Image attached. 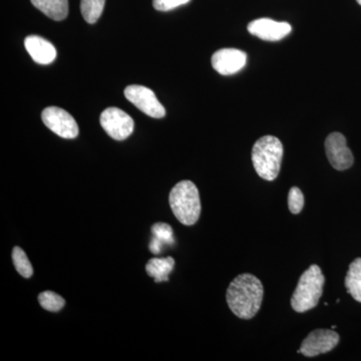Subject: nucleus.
I'll list each match as a JSON object with an SVG mask.
<instances>
[{
  "label": "nucleus",
  "instance_id": "obj_1",
  "mask_svg": "<svg viewBox=\"0 0 361 361\" xmlns=\"http://www.w3.org/2000/svg\"><path fill=\"white\" fill-rule=\"evenodd\" d=\"M263 294L262 282L254 275L245 273L238 275L230 283L226 298L228 306L237 317L251 319L262 305Z\"/></svg>",
  "mask_w": 361,
  "mask_h": 361
},
{
  "label": "nucleus",
  "instance_id": "obj_2",
  "mask_svg": "<svg viewBox=\"0 0 361 361\" xmlns=\"http://www.w3.org/2000/svg\"><path fill=\"white\" fill-rule=\"evenodd\" d=\"M283 158V145L273 135L260 137L252 149V161L259 177L274 180L279 175Z\"/></svg>",
  "mask_w": 361,
  "mask_h": 361
},
{
  "label": "nucleus",
  "instance_id": "obj_3",
  "mask_svg": "<svg viewBox=\"0 0 361 361\" xmlns=\"http://www.w3.org/2000/svg\"><path fill=\"white\" fill-rule=\"evenodd\" d=\"M169 203L175 217L183 225L196 224L200 218L201 201L198 188L191 180H180L169 196Z\"/></svg>",
  "mask_w": 361,
  "mask_h": 361
},
{
  "label": "nucleus",
  "instance_id": "obj_4",
  "mask_svg": "<svg viewBox=\"0 0 361 361\" xmlns=\"http://www.w3.org/2000/svg\"><path fill=\"white\" fill-rule=\"evenodd\" d=\"M325 277L318 265H311L299 279L291 298V306L299 313L306 312L317 306L322 298Z\"/></svg>",
  "mask_w": 361,
  "mask_h": 361
},
{
  "label": "nucleus",
  "instance_id": "obj_5",
  "mask_svg": "<svg viewBox=\"0 0 361 361\" xmlns=\"http://www.w3.org/2000/svg\"><path fill=\"white\" fill-rule=\"evenodd\" d=\"M101 126L116 141H123L134 132V120L118 108H108L102 113Z\"/></svg>",
  "mask_w": 361,
  "mask_h": 361
},
{
  "label": "nucleus",
  "instance_id": "obj_6",
  "mask_svg": "<svg viewBox=\"0 0 361 361\" xmlns=\"http://www.w3.org/2000/svg\"><path fill=\"white\" fill-rule=\"evenodd\" d=\"M125 96L140 111L152 118H161L166 116L163 104L158 101L153 90L142 85H129L126 87Z\"/></svg>",
  "mask_w": 361,
  "mask_h": 361
},
{
  "label": "nucleus",
  "instance_id": "obj_7",
  "mask_svg": "<svg viewBox=\"0 0 361 361\" xmlns=\"http://www.w3.org/2000/svg\"><path fill=\"white\" fill-rule=\"evenodd\" d=\"M42 118L49 130L63 139H75L78 135L77 122L63 109L49 106L42 111Z\"/></svg>",
  "mask_w": 361,
  "mask_h": 361
},
{
  "label": "nucleus",
  "instance_id": "obj_8",
  "mask_svg": "<svg viewBox=\"0 0 361 361\" xmlns=\"http://www.w3.org/2000/svg\"><path fill=\"white\" fill-rule=\"evenodd\" d=\"M325 152L330 165L337 171L348 170L355 161L345 137L341 133H332L326 137Z\"/></svg>",
  "mask_w": 361,
  "mask_h": 361
},
{
  "label": "nucleus",
  "instance_id": "obj_9",
  "mask_svg": "<svg viewBox=\"0 0 361 361\" xmlns=\"http://www.w3.org/2000/svg\"><path fill=\"white\" fill-rule=\"evenodd\" d=\"M339 336L331 329H316L310 332L301 344L300 353L306 357H314L336 348Z\"/></svg>",
  "mask_w": 361,
  "mask_h": 361
},
{
  "label": "nucleus",
  "instance_id": "obj_10",
  "mask_svg": "<svg viewBox=\"0 0 361 361\" xmlns=\"http://www.w3.org/2000/svg\"><path fill=\"white\" fill-rule=\"evenodd\" d=\"M247 63L245 52L236 49H222L213 54L214 70L222 75H231L241 71Z\"/></svg>",
  "mask_w": 361,
  "mask_h": 361
},
{
  "label": "nucleus",
  "instance_id": "obj_11",
  "mask_svg": "<svg viewBox=\"0 0 361 361\" xmlns=\"http://www.w3.org/2000/svg\"><path fill=\"white\" fill-rule=\"evenodd\" d=\"M252 35L266 42H278L283 39L291 32L292 27L288 23H279L270 18H259L249 23L247 27Z\"/></svg>",
  "mask_w": 361,
  "mask_h": 361
},
{
  "label": "nucleus",
  "instance_id": "obj_12",
  "mask_svg": "<svg viewBox=\"0 0 361 361\" xmlns=\"http://www.w3.org/2000/svg\"><path fill=\"white\" fill-rule=\"evenodd\" d=\"M25 47L33 61L39 65H51L56 58V49L54 44L37 35L26 37Z\"/></svg>",
  "mask_w": 361,
  "mask_h": 361
},
{
  "label": "nucleus",
  "instance_id": "obj_13",
  "mask_svg": "<svg viewBox=\"0 0 361 361\" xmlns=\"http://www.w3.org/2000/svg\"><path fill=\"white\" fill-rule=\"evenodd\" d=\"M33 6L51 20H65L68 14V0H30Z\"/></svg>",
  "mask_w": 361,
  "mask_h": 361
},
{
  "label": "nucleus",
  "instance_id": "obj_14",
  "mask_svg": "<svg viewBox=\"0 0 361 361\" xmlns=\"http://www.w3.org/2000/svg\"><path fill=\"white\" fill-rule=\"evenodd\" d=\"M175 259L173 257L152 258L146 265V271L149 277L154 278L156 283L167 282L169 274L174 269Z\"/></svg>",
  "mask_w": 361,
  "mask_h": 361
},
{
  "label": "nucleus",
  "instance_id": "obj_15",
  "mask_svg": "<svg viewBox=\"0 0 361 361\" xmlns=\"http://www.w3.org/2000/svg\"><path fill=\"white\" fill-rule=\"evenodd\" d=\"M153 239L149 243V250L153 254H160L161 247L174 244V232L172 227L166 223H156L152 226Z\"/></svg>",
  "mask_w": 361,
  "mask_h": 361
},
{
  "label": "nucleus",
  "instance_id": "obj_16",
  "mask_svg": "<svg viewBox=\"0 0 361 361\" xmlns=\"http://www.w3.org/2000/svg\"><path fill=\"white\" fill-rule=\"evenodd\" d=\"M344 283L348 293L361 303V258H356L349 265Z\"/></svg>",
  "mask_w": 361,
  "mask_h": 361
},
{
  "label": "nucleus",
  "instance_id": "obj_17",
  "mask_svg": "<svg viewBox=\"0 0 361 361\" xmlns=\"http://www.w3.org/2000/svg\"><path fill=\"white\" fill-rule=\"evenodd\" d=\"M106 0H82L80 11L87 23H96L103 13Z\"/></svg>",
  "mask_w": 361,
  "mask_h": 361
},
{
  "label": "nucleus",
  "instance_id": "obj_18",
  "mask_svg": "<svg viewBox=\"0 0 361 361\" xmlns=\"http://www.w3.org/2000/svg\"><path fill=\"white\" fill-rule=\"evenodd\" d=\"M13 262L16 271L23 278H30L33 274V267L28 260L25 252L20 247L16 246L13 250Z\"/></svg>",
  "mask_w": 361,
  "mask_h": 361
},
{
  "label": "nucleus",
  "instance_id": "obj_19",
  "mask_svg": "<svg viewBox=\"0 0 361 361\" xmlns=\"http://www.w3.org/2000/svg\"><path fill=\"white\" fill-rule=\"evenodd\" d=\"M39 302L44 310L59 312L66 305V300L54 291H44L39 295Z\"/></svg>",
  "mask_w": 361,
  "mask_h": 361
},
{
  "label": "nucleus",
  "instance_id": "obj_20",
  "mask_svg": "<svg viewBox=\"0 0 361 361\" xmlns=\"http://www.w3.org/2000/svg\"><path fill=\"white\" fill-rule=\"evenodd\" d=\"M304 207V196L301 190L292 187L288 194V208L292 214H299Z\"/></svg>",
  "mask_w": 361,
  "mask_h": 361
},
{
  "label": "nucleus",
  "instance_id": "obj_21",
  "mask_svg": "<svg viewBox=\"0 0 361 361\" xmlns=\"http://www.w3.org/2000/svg\"><path fill=\"white\" fill-rule=\"evenodd\" d=\"M190 0H153V6L157 11H169L188 4Z\"/></svg>",
  "mask_w": 361,
  "mask_h": 361
},
{
  "label": "nucleus",
  "instance_id": "obj_22",
  "mask_svg": "<svg viewBox=\"0 0 361 361\" xmlns=\"http://www.w3.org/2000/svg\"><path fill=\"white\" fill-rule=\"evenodd\" d=\"M356 1H357L358 4H360V6H361V0H356Z\"/></svg>",
  "mask_w": 361,
  "mask_h": 361
}]
</instances>
